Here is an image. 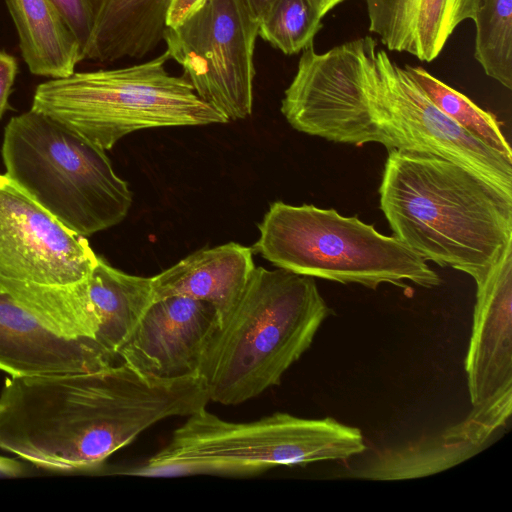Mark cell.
<instances>
[{
	"mask_svg": "<svg viewBox=\"0 0 512 512\" xmlns=\"http://www.w3.org/2000/svg\"><path fill=\"white\" fill-rule=\"evenodd\" d=\"M29 71L50 79L75 72L80 45L53 0H6Z\"/></svg>",
	"mask_w": 512,
	"mask_h": 512,
	"instance_id": "obj_17",
	"label": "cell"
},
{
	"mask_svg": "<svg viewBox=\"0 0 512 512\" xmlns=\"http://www.w3.org/2000/svg\"><path fill=\"white\" fill-rule=\"evenodd\" d=\"M202 2L203 0H172L167 14V27L181 23L192 14Z\"/></svg>",
	"mask_w": 512,
	"mask_h": 512,
	"instance_id": "obj_25",
	"label": "cell"
},
{
	"mask_svg": "<svg viewBox=\"0 0 512 512\" xmlns=\"http://www.w3.org/2000/svg\"><path fill=\"white\" fill-rule=\"evenodd\" d=\"M209 401L199 375L159 379L123 362L10 377L0 393V449L47 470H94L149 427Z\"/></svg>",
	"mask_w": 512,
	"mask_h": 512,
	"instance_id": "obj_2",
	"label": "cell"
},
{
	"mask_svg": "<svg viewBox=\"0 0 512 512\" xmlns=\"http://www.w3.org/2000/svg\"><path fill=\"white\" fill-rule=\"evenodd\" d=\"M255 268L253 249L230 242L200 249L152 278L153 301L186 296L211 303L222 317Z\"/></svg>",
	"mask_w": 512,
	"mask_h": 512,
	"instance_id": "obj_15",
	"label": "cell"
},
{
	"mask_svg": "<svg viewBox=\"0 0 512 512\" xmlns=\"http://www.w3.org/2000/svg\"><path fill=\"white\" fill-rule=\"evenodd\" d=\"M467 442L426 437L397 448L384 449L366 464L347 471L345 476L373 480L396 481L430 476L458 465L483 450Z\"/></svg>",
	"mask_w": 512,
	"mask_h": 512,
	"instance_id": "obj_19",
	"label": "cell"
},
{
	"mask_svg": "<svg viewBox=\"0 0 512 512\" xmlns=\"http://www.w3.org/2000/svg\"><path fill=\"white\" fill-rule=\"evenodd\" d=\"M431 102L447 117L500 155L512 161V149L495 115L420 66L405 65Z\"/></svg>",
	"mask_w": 512,
	"mask_h": 512,
	"instance_id": "obj_20",
	"label": "cell"
},
{
	"mask_svg": "<svg viewBox=\"0 0 512 512\" xmlns=\"http://www.w3.org/2000/svg\"><path fill=\"white\" fill-rule=\"evenodd\" d=\"M18 73L17 60L0 49V120L8 108V100Z\"/></svg>",
	"mask_w": 512,
	"mask_h": 512,
	"instance_id": "obj_24",
	"label": "cell"
},
{
	"mask_svg": "<svg viewBox=\"0 0 512 512\" xmlns=\"http://www.w3.org/2000/svg\"><path fill=\"white\" fill-rule=\"evenodd\" d=\"M253 250L278 268L341 284L408 289L441 284L426 261L397 237L379 233L357 216L311 204H270Z\"/></svg>",
	"mask_w": 512,
	"mask_h": 512,
	"instance_id": "obj_8",
	"label": "cell"
},
{
	"mask_svg": "<svg viewBox=\"0 0 512 512\" xmlns=\"http://www.w3.org/2000/svg\"><path fill=\"white\" fill-rule=\"evenodd\" d=\"M476 301L465 372L472 409L446 440L486 447L512 412V239L490 265L468 273Z\"/></svg>",
	"mask_w": 512,
	"mask_h": 512,
	"instance_id": "obj_10",
	"label": "cell"
},
{
	"mask_svg": "<svg viewBox=\"0 0 512 512\" xmlns=\"http://www.w3.org/2000/svg\"><path fill=\"white\" fill-rule=\"evenodd\" d=\"M365 450L361 430L332 417L306 419L275 412L254 421L230 422L205 407L187 416L163 448L119 473L251 476L279 466L343 461Z\"/></svg>",
	"mask_w": 512,
	"mask_h": 512,
	"instance_id": "obj_5",
	"label": "cell"
},
{
	"mask_svg": "<svg viewBox=\"0 0 512 512\" xmlns=\"http://www.w3.org/2000/svg\"><path fill=\"white\" fill-rule=\"evenodd\" d=\"M85 282L98 325L96 341L117 359L118 348L153 301L152 278L125 273L98 256Z\"/></svg>",
	"mask_w": 512,
	"mask_h": 512,
	"instance_id": "obj_18",
	"label": "cell"
},
{
	"mask_svg": "<svg viewBox=\"0 0 512 512\" xmlns=\"http://www.w3.org/2000/svg\"><path fill=\"white\" fill-rule=\"evenodd\" d=\"M76 37L82 53L88 44L94 24L97 0H53Z\"/></svg>",
	"mask_w": 512,
	"mask_h": 512,
	"instance_id": "obj_23",
	"label": "cell"
},
{
	"mask_svg": "<svg viewBox=\"0 0 512 512\" xmlns=\"http://www.w3.org/2000/svg\"><path fill=\"white\" fill-rule=\"evenodd\" d=\"M168 60L165 51L133 66L50 79L35 89L31 110L104 151L142 129L227 123L183 75L167 72Z\"/></svg>",
	"mask_w": 512,
	"mask_h": 512,
	"instance_id": "obj_6",
	"label": "cell"
},
{
	"mask_svg": "<svg viewBox=\"0 0 512 512\" xmlns=\"http://www.w3.org/2000/svg\"><path fill=\"white\" fill-rule=\"evenodd\" d=\"M333 314L313 277L255 266L204 350L209 400L236 405L279 385Z\"/></svg>",
	"mask_w": 512,
	"mask_h": 512,
	"instance_id": "obj_4",
	"label": "cell"
},
{
	"mask_svg": "<svg viewBox=\"0 0 512 512\" xmlns=\"http://www.w3.org/2000/svg\"><path fill=\"white\" fill-rule=\"evenodd\" d=\"M369 31L388 50L431 62L456 27L474 19L481 0H365Z\"/></svg>",
	"mask_w": 512,
	"mask_h": 512,
	"instance_id": "obj_14",
	"label": "cell"
},
{
	"mask_svg": "<svg viewBox=\"0 0 512 512\" xmlns=\"http://www.w3.org/2000/svg\"><path fill=\"white\" fill-rule=\"evenodd\" d=\"M116 363L96 341L55 334L0 290V371L27 377L89 372Z\"/></svg>",
	"mask_w": 512,
	"mask_h": 512,
	"instance_id": "obj_13",
	"label": "cell"
},
{
	"mask_svg": "<svg viewBox=\"0 0 512 512\" xmlns=\"http://www.w3.org/2000/svg\"><path fill=\"white\" fill-rule=\"evenodd\" d=\"M324 13L326 15L329 11L335 8L338 4L342 3L345 0H316Z\"/></svg>",
	"mask_w": 512,
	"mask_h": 512,
	"instance_id": "obj_27",
	"label": "cell"
},
{
	"mask_svg": "<svg viewBox=\"0 0 512 512\" xmlns=\"http://www.w3.org/2000/svg\"><path fill=\"white\" fill-rule=\"evenodd\" d=\"M98 256L6 174H0V290L64 287L84 280Z\"/></svg>",
	"mask_w": 512,
	"mask_h": 512,
	"instance_id": "obj_11",
	"label": "cell"
},
{
	"mask_svg": "<svg viewBox=\"0 0 512 512\" xmlns=\"http://www.w3.org/2000/svg\"><path fill=\"white\" fill-rule=\"evenodd\" d=\"M316 0H276L259 23L258 36L286 55L313 45L324 17Z\"/></svg>",
	"mask_w": 512,
	"mask_h": 512,
	"instance_id": "obj_22",
	"label": "cell"
},
{
	"mask_svg": "<svg viewBox=\"0 0 512 512\" xmlns=\"http://www.w3.org/2000/svg\"><path fill=\"white\" fill-rule=\"evenodd\" d=\"M258 31L242 0H203L163 35L169 59L183 68L197 96L228 122L252 113Z\"/></svg>",
	"mask_w": 512,
	"mask_h": 512,
	"instance_id": "obj_9",
	"label": "cell"
},
{
	"mask_svg": "<svg viewBox=\"0 0 512 512\" xmlns=\"http://www.w3.org/2000/svg\"><path fill=\"white\" fill-rule=\"evenodd\" d=\"M281 112L328 141L440 156L512 196V161L443 114L372 36L303 50Z\"/></svg>",
	"mask_w": 512,
	"mask_h": 512,
	"instance_id": "obj_1",
	"label": "cell"
},
{
	"mask_svg": "<svg viewBox=\"0 0 512 512\" xmlns=\"http://www.w3.org/2000/svg\"><path fill=\"white\" fill-rule=\"evenodd\" d=\"M172 0H97L83 60L140 59L163 40Z\"/></svg>",
	"mask_w": 512,
	"mask_h": 512,
	"instance_id": "obj_16",
	"label": "cell"
},
{
	"mask_svg": "<svg viewBox=\"0 0 512 512\" xmlns=\"http://www.w3.org/2000/svg\"><path fill=\"white\" fill-rule=\"evenodd\" d=\"M219 323V312L209 302L186 296L154 300L118 348L117 360L159 379L198 375Z\"/></svg>",
	"mask_w": 512,
	"mask_h": 512,
	"instance_id": "obj_12",
	"label": "cell"
},
{
	"mask_svg": "<svg viewBox=\"0 0 512 512\" xmlns=\"http://www.w3.org/2000/svg\"><path fill=\"white\" fill-rule=\"evenodd\" d=\"M6 175L69 229L82 236L127 216L132 193L105 151L29 110L12 117L1 147Z\"/></svg>",
	"mask_w": 512,
	"mask_h": 512,
	"instance_id": "obj_7",
	"label": "cell"
},
{
	"mask_svg": "<svg viewBox=\"0 0 512 512\" xmlns=\"http://www.w3.org/2000/svg\"><path fill=\"white\" fill-rule=\"evenodd\" d=\"M379 195L394 236L441 267L484 268L512 239V196L440 156L389 151Z\"/></svg>",
	"mask_w": 512,
	"mask_h": 512,
	"instance_id": "obj_3",
	"label": "cell"
},
{
	"mask_svg": "<svg viewBox=\"0 0 512 512\" xmlns=\"http://www.w3.org/2000/svg\"><path fill=\"white\" fill-rule=\"evenodd\" d=\"M276 0H242L251 16L258 22L264 18Z\"/></svg>",
	"mask_w": 512,
	"mask_h": 512,
	"instance_id": "obj_26",
	"label": "cell"
},
{
	"mask_svg": "<svg viewBox=\"0 0 512 512\" xmlns=\"http://www.w3.org/2000/svg\"><path fill=\"white\" fill-rule=\"evenodd\" d=\"M474 56L485 74L512 89V0H481Z\"/></svg>",
	"mask_w": 512,
	"mask_h": 512,
	"instance_id": "obj_21",
	"label": "cell"
}]
</instances>
